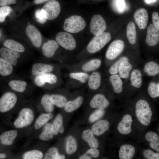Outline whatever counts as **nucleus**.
<instances>
[{
	"mask_svg": "<svg viewBox=\"0 0 159 159\" xmlns=\"http://www.w3.org/2000/svg\"><path fill=\"white\" fill-rule=\"evenodd\" d=\"M34 118L32 110L29 108H24L19 112L17 118L14 123V127L18 128H22L30 125Z\"/></svg>",
	"mask_w": 159,
	"mask_h": 159,
	"instance_id": "20e7f679",
	"label": "nucleus"
},
{
	"mask_svg": "<svg viewBox=\"0 0 159 159\" xmlns=\"http://www.w3.org/2000/svg\"><path fill=\"white\" fill-rule=\"evenodd\" d=\"M57 43L65 49L69 50L74 49L76 46L75 40L70 33L66 32H60L56 37Z\"/></svg>",
	"mask_w": 159,
	"mask_h": 159,
	"instance_id": "0eeeda50",
	"label": "nucleus"
},
{
	"mask_svg": "<svg viewBox=\"0 0 159 159\" xmlns=\"http://www.w3.org/2000/svg\"><path fill=\"white\" fill-rule=\"evenodd\" d=\"M131 85L133 87L139 88L142 83V74L140 71L138 69L133 70L130 76Z\"/></svg>",
	"mask_w": 159,
	"mask_h": 159,
	"instance_id": "c9c22d12",
	"label": "nucleus"
},
{
	"mask_svg": "<svg viewBox=\"0 0 159 159\" xmlns=\"http://www.w3.org/2000/svg\"><path fill=\"white\" fill-rule=\"evenodd\" d=\"M11 8L8 6H3L0 8V22L4 21L6 17L10 13Z\"/></svg>",
	"mask_w": 159,
	"mask_h": 159,
	"instance_id": "09e8293b",
	"label": "nucleus"
},
{
	"mask_svg": "<svg viewBox=\"0 0 159 159\" xmlns=\"http://www.w3.org/2000/svg\"><path fill=\"white\" fill-rule=\"evenodd\" d=\"M69 76L72 78L76 79L82 83H85L88 79V74L84 72H74L69 74Z\"/></svg>",
	"mask_w": 159,
	"mask_h": 159,
	"instance_id": "a18cd8bd",
	"label": "nucleus"
},
{
	"mask_svg": "<svg viewBox=\"0 0 159 159\" xmlns=\"http://www.w3.org/2000/svg\"><path fill=\"white\" fill-rule=\"evenodd\" d=\"M132 119L131 116L129 114H126L122 118L117 126V130L121 134L127 135L131 131V125Z\"/></svg>",
	"mask_w": 159,
	"mask_h": 159,
	"instance_id": "dca6fc26",
	"label": "nucleus"
},
{
	"mask_svg": "<svg viewBox=\"0 0 159 159\" xmlns=\"http://www.w3.org/2000/svg\"><path fill=\"white\" fill-rule=\"evenodd\" d=\"M143 154L144 157L146 159H159V153L154 152L150 150H145Z\"/></svg>",
	"mask_w": 159,
	"mask_h": 159,
	"instance_id": "8fccbe9b",
	"label": "nucleus"
},
{
	"mask_svg": "<svg viewBox=\"0 0 159 159\" xmlns=\"http://www.w3.org/2000/svg\"><path fill=\"white\" fill-rule=\"evenodd\" d=\"M42 9L47 19L52 20L58 16L60 12L61 7L58 1L52 0L46 3Z\"/></svg>",
	"mask_w": 159,
	"mask_h": 159,
	"instance_id": "423d86ee",
	"label": "nucleus"
},
{
	"mask_svg": "<svg viewBox=\"0 0 159 159\" xmlns=\"http://www.w3.org/2000/svg\"><path fill=\"white\" fill-rule=\"evenodd\" d=\"M3 45L6 47L19 52H23L25 50L21 44L12 39L6 40L4 42Z\"/></svg>",
	"mask_w": 159,
	"mask_h": 159,
	"instance_id": "e433bc0d",
	"label": "nucleus"
},
{
	"mask_svg": "<svg viewBox=\"0 0 159 159\" xmlns=\"http://www.w3.org/2000/svg\"><path fill=\"white\" fill-rule=\"evenodd\" d=\"M51 101L54 105L58 107H64L67 102V99L64 96L58 94H52L50 95Z\"/></svg>",
	"mask_w": 159,
	"mask_h": 159,
	"instance_id": "4c0bfd02",
	"label": "nucleus"
},
{
	"mask_svg": "<svg viewBox=\"0 0 159 159\" xmlns=\"http://www.w3.org/2000/svg\"><path fill=\"white\" fill-rule=\"evenodd\" d=\"M94 134L92 130L87 129L83 132L81 137L82 139L87 143L91 148H97L99 146V142L95 137Z\"/></svg>",
	"mask_w": 159,
	"mask_h": 159,
	"instance_id": "6ab92c4d",
	"label": "nucleus"
},
{
	"mask_svg": "<svg viewBox=\"0 0 159 159\" xmlns=\"http://www.w3.org/2000/svg\"><path fill=\"white\" fill-rule=\"evenodd\" d=\"M109 102L105 97L102 94L95 95L90 102V105L93 108L104 109L109 105Z\"/></svg>",
	"mask_w": 159,
	"mask_h": 159,
	"instance_id": "f3484780",
	"label": "nucleus"
},
{
	"mask_svg": "<svg viewBox=\"0 0 159 159\" xmlns=\"http://www.w3.org/2000/svg\"></svg>",
	"mask_w": 159,
	"mask_h": 159,
	"instance_id": "680f3d73",
	"label": "nucleus"
},
{
	"mask_svg": "<svg viewBox=\"0 0 159 159\" xmlns=\"http://www.w3.org/2000/svg\"><path fill=\"white\" fill-rule=\"evenodd\" d=\"M8 85L13 91L22 93L25 90L27 83L26 81L23 80H13L9 82Z\"/></svg>",
	"mask_w": 159,
	"mask_h": 159,
	"instance_id": "a878e982",
	"label": "nucleus"
},
{
	"mask_svg": "<svg viewBox=\"0 0 159 159\" xmlns=\"http://www.w3.org/2000/svg\"><path fill=\"white\" fill-rule=\"evenodd\" d=\"M101 63V60L100 59H92L85 64L82 66V69L85 72L93 71L100 67Z\"/></svg>",
	"mask_w": 159,
	"mask_h": 159,
	"instance_id": "58836bf2",
	"label": "nucleus"
},
{
	"mask_svg": "<svg viewBox=\"0 0 159 159\" xmlns=\"http://www.w3.org/2000/svg\"><path fill=\"white\" fill-rule=\"evenodd\" d=\"M111 36L108 32H104L98 36H95L88 43L87 51L93 54L102 49L110 40Z\"/></svg>",
	"mask_w": 159,
	"mask_h": 159,
	"instance_id": "f03ea898",
	"label": "nucleus"
},
{
	"mask_svg": "<svg viewBox=\"0 0 159 159\" xmlns=\"http://www.w3.org/2000/svg\"><path fill=\"white\" fill-rule=\"evenodd\" d=\"M53 127L54 135H57L59 132L61 134L64 131L63 125V119L62 115L58 114L56 116L53 122Z\"/></svg>",
	"mask_w": 159,
	"mask_h": 159,
	"instance_id": "f704fd0d",
	"label": "nucleus"
},
{
	"mask_svg": "<svg viewBox=\"0 0 159 159\" xmlns=\"http://www.w3.org/2000/svg\"><path fill=\"white\" fill-rule=\"evenodd\" d=\"M148 92L150 96L153 98L159 97V91L157 84L153 82H150L148 86Z\"/></svg>",
	"mask_w": 159,
	"mask_h": 159,
	"instance_id": "c03bdc74",
	"label": "nucleus"
},
{
	"mask_svg": "<svg viewBox=\"0 0 159 159\" xmlns=\"http://www.w3.org/2000/svg\"><path fill=\"white\" fill-rule=\"evenodd\" d=\"M35 16L37 21L41 24L44 23L47 19L42 9H38L36 11Z\"/></svg>",
	"mask_w": 159,
	"mask_h": 159,
	"instance_id": "3c124183",
	"label": "nucleus"
},
{
	"mask_svg": "<svg viewBox=\"0 0 159 159\" xmlns=\"http://www.w3.org/2000/svg\"><path fill=\"white\" fill-rule=\"evenodd\" d=\"M158 87L159 91V82L157 84Z\"/></svg>",
	"mask_w": 159,
	"mask_h": 159,
	"instance_id": "bf43d9fd",
	"label": "nucleus"
},
{
	"mask_svg": "<svg viewBox=\"0 0 159 159\" xmlns=\"http://www.w3.org/2000/svg\"><path fill=\"white\" fill-rule=\"evenodd\" d=\"M126 35L129 42L131 44H134L136 40V32L135 26L132 21L129 22L127 25Z\"/></svg>",
	"mask_w": 159,
	"mask_h": 159,
	"instance_id": "7c9ffc66",
	"label": "nucleus"
},
{
	"mask_svg": "<svg viewBox=\"0 0 159 159\" xmlns=\"http://www.w3.org/2000/svg\"><path fill=\"white\" fill-rule=\"evenodd\" d=\"M123 60L128 61L129 59L127 57L123 56L119 59L110 67L109 69L110 73L113 75L117 74L118 72L119 68L121 62Z\"/></svg>",
	"mask_w": 159,
	"mask_h": 159,
	"instance_id": "de8ad7c7",
	"label": "nucleus"
},
{
	"mask_svg": "<svg viewBox=\"0 0 159 159\" xmlns=\"http://www.w3.org/2000/svg\"><path fill=\"white\" fill-rule=\"evenodd\" d=\"M17 135V131L15 130L5 131L0 135V142L4 145H11L13 143Z\"/></svg>",
	"mask_w": 159,
	"mask_h": 159,
	"instance_id": "aec40b11",
	"label": "nucleus"
},
{
	"mask_svg": "<svg viewBox=\"0 0 159 159\" xmlns=\"http://www.w3.org/2000/svg\"><path fill=\"white\" fill-rule=\"evenodd\" d=\"M145 2L148 4H149L152 2H155L156 0H145Z\"/></svg>",
	"mask_w": 159,
	"mask_h": 159,
	"instance_id": "13d9d810",
	"label": "nucleus"
},
{
	"mask_svg": "<svg viewBox=\"0 0 159 159\" xmlns=\"http://www.w3.org/2000/svg\"><path fill=\"white\" fill-rule=\"evenodd\" d=\"M26 33L33 45L38 48L40 47L42 42L41 33L38 29L32 25H29L26 28Z\"/></svg>",
	"mask_w": 159,
	"mask_h": 159,
	"instance_id": "9b49d317",
	"label": "nucleus"
},
{
	"mask_svg": "<svg viewBox=\"0 0 159 159\" xmlns=\"http://www.w3.org/2000/svg\"><path fill=\"white\" fill-rule=\"evenodd\" d=\"M54 69L53 66L50 64L43 63H36L32 66L31 73L36 76L52 72Z\"/></svg>",
	"mask_w": 159,
	"mask_h": 159,
	"instance_id": "2eb2a0df",
	"label": "nucleus"
},
{
	"mask_svg": "<svg viewBox=\"0 0 159 159\" xmlns=\"http://www.w3.org/2000/svg\"><path fill=\"white\" fill-rule=\"evenodd\" d=\"M132 68L131 64L128 61H122L120 64L118 70L120 77L125 79L128 78Z\"/></svg>",
	"mask_w": 159,
	"mask_h": 159,
	"instance_id": "72a5a7b5",
	"label": "nucleus"
},
{
	"mask_svg": "<svg viewBox=\"0 0 159 159\" xmlns=\"http://www.w3.org/2000/svg\"><path fill=\"white\" fill-rule=\"evenodd\" d=\"M124 46V43L122 40L114 41L107 48L105 54L106 58L110 60L115 59L122 52Z\"/></svg>",
	"mask_w": 159,
	"mask_h": 159,
	"instance_id": "1a4fd4ad",
	"label": "nucleus"
},
{
	"mask_svg": "<svg viewBox=\"0 0 159 159\" xmlns=\"http://www.w3.org/2000/svg\"><path fill=\"white\" fill-rule=\"evenodd\" d=\"M159 41V32L151 24L148 27L146 42L149 46L153 47L156 45Z\"/></svg>",
	"mask_w": 159,
	"mask_h": 159,
	"instance_id": "4468645a",
	"label": "nucleus"
},
{
	"mask_svg": "<svg viewBox=\"0 0 159 159\" xmlns=\"http://www.w3.org/2000/svg\"><path fill=\"white\" fill-rule=\"evenodd\" d=\"M116 4L119 10L122 11L124 9L125 3L124 0H116Z\"/></svg>",
	"mask_w": 159,
	"mask_h": 159,
	"instance_id": "5fc2aeb1",
	"label": "nucleus"
},
{
	"mask_svg": "<svg viewBox=\"0 0 159 159\" xmlns=\"http://www.w3.org/2000/svg\"><path fill=\"white\" fill-rule=\"evenodd\" d=\"M110 127V123L106 120H102L98 121L92 126V130L97 136H100L107 130Z\"/></svg>",
	"mask_w": 159,
	"mask_h": 159,
	"instance_id": "412c9836",
	"label": "nucleus"
},
{
	"mask_svg": "<svg viewBox=\"0 0 159 159\" xmlns=\"http://www.w3.org/2000/svg\"><path fill=\"white\" fill-rule=\"evenodd\" d=\"M101 82V76L98 72L92 73L88 78V85L90 89L93 90L97 89Z\"/></svg>",
	"mask_w": 159,
	"mask_h": 159,
	"instance_id": "bb28decb",
	"label": "nucleus"
},
{
	"mask_svg": "<svg viewBox=\"0 0 159 159\" xmlns=\"http://www.w3.org/2000/svg\"><path fill=\"white\" fill-rule=\"evenodd\" d=\"M16 3V0H0V5L1 6H7Z\"/></svg>",
	"mask_w": 159,
	"mask_h": 159,
	"instance_id": "864d4df0",
	"label": "nucleus"
},
{
	"mask_svg": "<svg viewBox=\"0 0 159 159\" xmlns=\"http://www.w3.org/2000/svg\"><path fill=\"white\" fill-rule=\"evenodd\" d=\"M77 143L75 138L73 136H68L66 139L65 150L67 153L69 155L74 153L77 150Z\"/></svg>",
	"mask_w": 159,
	"mask_h": 159,
	"instance_id": "c85d7f7f",
	"label": "nucleus"
},
{
	"mask_svg": "<svg viewBox=\"0 0 159 159\" xmlns=\"http://www.w3.org/2000/svg\"><path fill=\"white\" fill-rule=\"evenodd\" d=\"M144 72L150 76H153L159 74V65L154 61L147 63L144 66Z\"/></svg>",
	"mask_w": 159,
	"mask_h": 159,
	"instance_id": "473e14b6",
	"label": "nucleus"
},
{
	"mask_svg": "<svg viewBox=\"0 0 159 159\" xmlns=\"http://www.w3.org/2000/svg\"></svg>",
	"mask_w": 159,
	"mask_h": 159,
	"instance_id": "052dcab7",
	"label": "nucleus"
},
{
	"mask_svg": "<svg viewBox=\"0 0 159 159\" xmlns=\"http://www.w3.org/2000/svg\"><path fill=\"white\" fill-rule=\"evenodd\" d=\"M43 153L40 150H33L26 152L22 155L23 159H41L43 158Z\"/></svg>",
	"mask_w": 159,
	"mask_h": 159,
	"instance_id": "79ce46f5",
	"label": "nucleus"
},
{
	"mask_svg": "<svg viewBox=\"0 0 159 159\" xmlns=\"http://www.w3.org/2000/svg\"><path fill=\"white\" fill-rule=\"evenodd\" d=\"M86 25L85 20L80 16L73 15L65 20L63 28L66 32L75 33L83 30Z\"/></svg>",
	"mask_w": 159,
	"mask_h": 159,
	"instance_id": "7ed1b4c3",
	"label": "nucleus"
},
{
	"mask_svg": "<svg viewBox=\"0 0 159 159\" xmlns=\"http://www.w3.org/2000/svg\"><path fill=\"white\" fill-rule=\"evenodd\" d=\"M83 100V98L80 96L78 97L73 100L67 102L64 107V110L68 113L73 112L81 106Z\"/></svg>",
	"mask_w": 159,
	"mask_h": 159,
	"instance_id": "393cba45",
	"label": "nucleus"
},
{
	"mask_svg": "<svg viewBox=\"0 0 159 159\" xmlns=\"http://www.w3.org/2000/svg\"><path fill=\"white\" fill-rule=\"evenodd\" d=\"M65 156L64 155H60L57 148L52 147L47 151L44 156V159H64Z\"/></svg>",
	"mask_w": 159,
	"mask_h": 159,
	"instance_id": "a19ab883",
	"label": "nucleus"
},
{
	"mask_svg": "<svg viewBox=\"0 0 159 159\" xmlns=\"http://www.w3.org/2000/svg\"><path fill=\"white\" fill-rule=\"evenodd\" d=\"M106 27V22L100 15H95L92 16L90 26V31L92 34L95 36L101 34L105 31Z\"/></svg>",
	"mask_w": 159,
	"mask_h": 159,
	"instance_id": "6e6552de",
	"label": "nucleus"
},
{
	"mask_svg": "<svg viewBox=\"0 0 159 159\" xmlns=\"http://www.w3.org/2000/svg\"><path fill=\"white\" fill-rule=\"evenodd\" d=\"M1 57L8 62L13 66L16 65L18 59L20 55L19 52L6 47H2L0 49Z\"/></svg>",
	"mask_w": 159,
	"mask_h": 159,
	"instance_id": "f8f14e48",
	"label": "nucleus"
},
{
	"mask_svg": "<svg viewBox=\"0 0 159 159\" xmlns=\"http://www.w3.org/2000/svg\"><path fill=\"white\" fill-rule=\"evenodd\" d=\"M58 47V43L57 42L52 40H49L43 45V53L46 57L51 58L54 55Z\"/></svg>",
	"mask_w": 159,
	"mask_h": 159,
	"instance_id": "a211bd4d",
	"label": "nucleus"
},
{
	"mask_svg": "<svg viewBox=\"0 0 159 159\" xmlns=\"http://www.w3.org/2000/svg\"><path fill=\"white\" fill-rule=\"evenodd\" d=\"M110 80L114 92L117 93H120L122 90V82L120 77L118 74L112 75L110 77Z\"/></svg>",
	"mask_w": 159,
	"mask_h": 159,
	"instance_id": "2f4dec72",
	"label": "nucleus"
},
{
	"mask_svg": "<svg viewBox=\"0 0 159 159\" xmlns=\"http://www.w3.org/2000/svg\"><path fill=\"white\" fill-rule=\"evenodd\" d=\"M135 153L134 147L129 144L122 145L119 151V156L120 159H131L133 158Z\"/></svg>",
	"mask_w": 159,
	"mask_h": 159,
	"instance_id": "4be33fe9",
	"label": "nucleus"
},
{
	"mask_svg": "<svg viewBox=\"0 0 159 159\" xmlns=\"http://www.w3.org/2000/svg\"><path fill=\"white\" fill-rule=\"evenodd\" d=\"M53 117V115L51 113L41 114L35 121L34 124L35 129L36 130L40 129L47 123L49 121L52 119Z\"/></svg>",
	"mask_w": 159,
	"mask_h": 159,
	"instance_id": "c756f323",
	"label": "nucleus"
},
{
	"mask_svg": "<svg viewBox=\"0 0 159 159\" xmlns=\"http://www.w3.org/2000/svg\"><path fill=\"white\" fill-rule=\"evenodd\" d=\"M105 113V111L104 109H97L90 115L89 121L91 123L94 122L102 117Z\"/></svg>",
	"mask_w": 159,
	"mask_h": 159,
	"instance_id": "49530a36",
	"label": "nucleus"
},
{
	"mask_svg": "<svg viewBox=\"0 0 159 159\" xmlns=\"http://www.w3.org/2000/svg\"><path fill=\"white\" fill-rule=\"evenodd\" d=\"M13 71V65L10 62L0 58V74L3 76L10 75Z\"/></svg>",
	"mask_w": 159,
	"mask_h": 159,
	"instance_id": "cd10ccee",
	"label": "nucleus"
},
{
	"mask_svg": "<svg viewBox=\"0 0 159 159\" xmlns=\"http://www.w3.org/2000/svg\"><path fill=\"white\" fill-rule=\"evenodd\" d=\"M135 113L138 120L142 124L145 126L149 125L152 112L147 101L140 100L137 102L135 105Z\"/></svg>",
	"mask_w": 159,
	"mask_h": 159,
	"instance_id": "f257e3e1",
	"label": "nucleus"
},
{
	"mask_svg": "<svg viewBox=\"0 0 159 159\" xmlns=\"http://www.w3.org/2000/svg\"><path fill=\"white\" fill-rule=\"evenodd\" d=\"M54 135L53 124L47 123L44 125L42 130L39 135V138L42 140L47 141L52 139Z\"/></svg>",
	"mask_w": 159,
	"mask_h": 159,
	"instance_id": "5701e85b",
	"label": "nucleus"
},
{
	"mask_svg": "<svg viewBox=\"0 0 159 159\" xmlns=\"http://www.w3.org/2000/svg\"><path fill=\"white\" fill-rule=\"evenodd\" d=\"M41 104L45 111L47 113H52L54 110V105L52 103L50 95L45 94L42 97L41 100Z\"/></svg>",
	"mask_w": 159,
	"mask_h": 159,
	"instance_id": "ea45409f",
	"label": "nucleus"
},
{
	"mask_svg": "<svg viewBox=\"0 0 159 159\" xmlns=\"http://www.w3.org/2000/svg\"><path fill=\"white\" fill-rule=\"evenodd\" d=\"M134 16L135 22L139 28L141 29H145L148 19L147 11L143 8L138 9L135 12Z\"/></svg>",
	"mask_w": 159,
	"mask_h": 159,
	"instance_id": "ddd939ff",
	"label": "nucleus"
},
{
	"mask_svg": "<svg viewBox=\"0 0 159 159\" xmlns=\"http://www.w3.org/2000/svg\"><path fill=\"white\" fill-rule=\"evenodd\" d=\"M6 155L4 153H0V159L5 158L6 157Z\"/></svg>",
	"mask_w": 159,
	"mask_h": 159,
	"instance_id": "4d7b16f0",
	"label": "nucleus"
},
{
	"mask_svg": "<svg viewBox=\"0 0 159 159\" xmlns=\"http://www.w3.org/2000/svg\"><path fill=\"white\" fill-rule=\"evenodd\" d=\"M17 100L16 95L11 92L4 93L0 98V112L2 113L6 112L15 105Z\"/></svg>",
	"mask_w": 159,
	"mask_h": 159,
	"instance_id": "39448f33",
	"label": "nucleus"
},
{
	"mask_svg": "<svg viewBox=\"0 0 159 159\" xmlns=\"http://www.w3.org/2000/svg\"><path fill=\"white\" fill-rule=\"evenodd\" d=\"M145 140L150 142V147L159 152V137L156 133L152 131L147 132L145 135Z\"/></svg>",
	"mask_w": 159,
	"mask_h": 159,
	"instance_id": "b1692460",
	"label": "nucleus"
},
{
	"mask_svg": "<svg viewBox=\"0 0 159 159\" xmlns=\"http://www.w3.org/2000/svg\"><path fill=\"white\" fill-rule=\"evenodd\" d=\"M57 78L54 74L47 73L35 76L34 79V84L39 87L44 86L46 84H54L56 83Z\"/></svg>",
	"mask_w": 159,
	"mask_h": 159,
	"instance_id": "9d476101",
	"label": "nucleus"
},
{
	"mask_svg": "<svg viewBox=\"0 0 159 159\" xmlns=\"http://www.w3.org/2000/svg\"><path fill=\"white\" fill-rule=\"evenodd\" d=\"M51 0H34V3L35 4H40Z\"/></svg>",
	"mask_w": 159,
	"mask_h": 159,
	"instance_id": "6e6d98bb",
	"label": "nucleus"
},
{
	"mask_svg": "<svg viewBox=\"0 0 159 159\" xmlns=\"http://www.w3.org/2000/svg\"><path fill=\"white\" fill-rule=\"evenodd\" d=\"M152 19L153 25L159 32V16L158 13L153 12L152 14Z\"/></svg>",
	"mask_w": 159,
	"mask_h": 159,
	"instance_id": "603ef678",
	"label": "nucleus"
},
{
	"mask_svg": "<svg viewBox=\"0 0 159 159\" xmlns=\"http://www.w3.org/2000/svg\"><path fill=\"white\" fill-rule=\"evenodd\" d=\"M99 155V151L97 148H91L84 154L80 156L79 159H91L92 158H96Z\"/></svg>",
	"mask_w": 159,
	"mask_h": 159,
	"instance_id": "37998d69",
	"label": "nucleus"
}]
</instances>
